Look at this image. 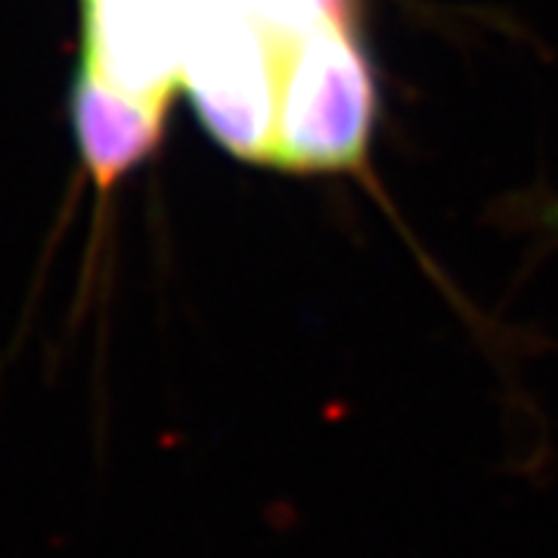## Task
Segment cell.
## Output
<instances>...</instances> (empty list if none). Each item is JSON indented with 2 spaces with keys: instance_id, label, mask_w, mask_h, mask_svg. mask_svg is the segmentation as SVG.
Listing matches in <instances>:
<instances>
[{
  "instance_id": "obj_1",
  "label": "cell",
  "mask_w": 558,
  "mask_h": 558,
  "mask_svg": "<svg viewBox=\"0 0 558 558\" xmlns=\"http://www.w3.org/2000/svg\"><path fill=\"white\" fill-rule=\"evenodd\" d=\"M376 128V81L348 13L286 44L270 161L292 174H354L366 168Z\"/></svg>"
},
{
  "instance_id": "obj_2",
  "label": "cell",
  "mask_w": 558,
  "mask_h": 558,
  "mask_svg": "<svg viewBox=\"0 0 558 558\" xmlns=\"http://www.w3.org/2000/svg\"><path fill=\"white\" fill-rule=\"evenodd\" d=\"M282 60V40L230 0H211L180 87H186L208 134L245 161H270L274 153Z\"/></svg>"
},
{
  "instance_id": "obj_6",
  "label": "cell",
  "mask_w": 558,
  "mask_h": 558,
  "mask_svg": "<svg viewBox=\"0 0 558 558\" xmlns=\"http://www.w3.org/2000/svg\"><path fill=\"white\" fill-rule=\"evenodd\" d=\"M537 223L549 227V230H558V199H539L537 202Z\"/></svg>"
},
{
  "instance_id": "obj_5",
  "label": "cell",
  "mask_w": 558,
  "mask_h": 558,
  "mask_svg": "<svg viewBox=\"0 0 558 558\" xmlns=\"http://www.w3.org/2000/svg\"><path fill=\"white\" fill-rule=\"evenodd\" d=\"M282 44L336 13H348V0H230Z\"/></svg>"
},
{
  "instance_id": "obj_4",
  "label": "cell",
  "mask_w": 558,
  "mask_h": 558,
  "mask_svg": "<svg viewBox=\"0 0 558 558\" xmlns=\"http://www.w3.org/2000/svg\"><path fill=\"white\" fill-rule=\"evenodd\" d=\"M165 102L124 97L81 69L72 97V121L81 156L97 186L109 190L156 149L165 128Z\"/></svg>"
},
{
  "instance_id": "obj_3",
  "label": "cell",
  "mask_w": 558,
  "mask_h": 558,
  "mask_svg": "<svg viewBox=\"0 0 558 558\" xmlns=\"http://www.w3.org/2000/svg\"><path fill=\"white\" fill-rule=\"evenodd\" d=\"M211 0H84V72L124 97L171 102Z\"/></svg>"
}]
</instances>
